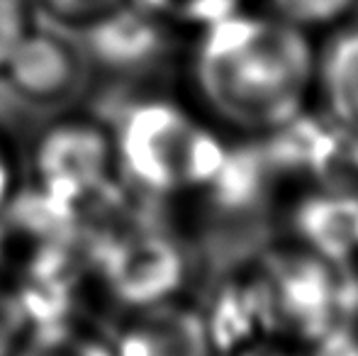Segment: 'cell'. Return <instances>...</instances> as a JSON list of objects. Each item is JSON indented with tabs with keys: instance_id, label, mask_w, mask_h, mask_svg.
Returning <instances> with one entry per match:
<instances>
[{
	"instance_id": "15",
	"label": "cell",
	"mask_w": 358,
	"mask_h": 356,
	"mask_svg": "<svg viewBox=\"0 0 358 356\" xmlns=\"http://www.w3.org/2000/svg\"><path fill=\"white\" fill-rule=\"evenodd\" d=\"M236 356H305V354L287 347L283 342H256V344H246Z\"/></svg>"
},
{
	"instance_id": "2",
	"label": "cell",
	"mask_w": 358,
	"mask_h": 356,
	"mask_svg": "<svg viewBox=\"0 0 358 356\" xmlns=\"http://www.w3.org/2000/svg\"><path fill=\"white\" fill-rule=\"evenodd\" d=\"M115 152L149 193H185L222 176L227 154L217 134L171 103L149 100L124 118Z\"/></svg>"
},
{
	"instance_id": "3",
	"label": "cell",
	"mask_w": 358,
	"mask_h": 356,
	"mask_svg": "<svg viewBox=\"0 0 358 356\" xmlns=\"http://www.w3.org/2000/svg\"><path fill=\"white\" fill-rule=\"evenodd\" d=\"M8 86L39 108L66 105L83 86L85 59L69 34L52 29L24 32L5 62Z\"/></svg>"
},
{
	"instance_id": "1",
	"label": "cell",
	"mask_w": 358,
	"mask_h": 356,
	"mask_svg": "<svg viewBox=\"0 0 358 356\" xmlns=\"http://www.w3.org/2000/svg\"><path fill=\"white\" fill-rule=\"evenodd\" d=\"M312 32L275 13H231L205 24L193 83L210 118L241 134L292 124L315 93Z\"/></svg>"
},
{
	"instance_id": "6",
	"label": "cell",
	"mask_w": 358,
	"mask_h": 356,
	"mask_svg": "<svg viewBox=\"0 0 358 356\" xmlns=\"http://www.w3.org/2000/svg\"><path fill=\"white\" fill-rule=\"evenodd\" d=\"M113 144L108 134L90 124H64L44 137L39 147V176L47 193L78 198L108 176Z\"/></svg>"
},
{
	"instance_id": "5",
	"label": "cell",
	"mask_w": 358,
	"mask_h": 356,
	"mask_svg": "<svg viewBox=\"0 0 358 356\" xmlns=\"http://www.w3.org/2000/svg\"><path fill=\"white\" fill-rule=\"evenodd\" d=\"M266 305L287 327L324 332L334 310V280L329 262L300 247V254L271 266L264 280Z\"/></svg>"
},
{
	"instance_id": "12",
	"label": "cell",
	"mask_w": 358,
	"mask_h": 356,
	"mask_svg": "<svg viewBox=\"0 0 358 356\" xmlns=\"http://www.w3.org/2000/svg\"><path fill=\"white\" fill-rule=\"evenodd\" d=\"M44 10L57 24L90 22L100 15L115 10L120 0H42Z\"/></svg>"
},
{
	"instance_id": "11",
	"label": "cell",
	"mask_w": 358,
	"mask_h": 356,
	"mask_svg": "<svg viewBox=\"0 0 358 356\" xmlns=\"http://www.w3.org/2000/svg\"><path fill=\"white\" fill-rule=\"evenodd\" d=\"M271 13L305 32L331 29L358 8V0H266Z\"/></svg>"
},
{
	"instance_id": "14",
	"label": "cell",
	"mask_w": 358,
	"mask_h": 356,
	"mask_svg": "<svg viewBox=\"0 0 358 356\" xmlns=\"http://www.w3.org/2000/svg\"><path fill=\"white\" fill-rule=\"evenodd\" d=\"M20 356H113V354H105L83 342H71V339H44V342H34L32 347H27Z\"/></svg>"
},
{
	"instance_id": "8",
	"label": "cell",
	"mask_w": 358,
	"mask_h": 356,
	"mask_svg": "<svg viewBox=\"0 0 358 356\" xmlns=\"http://www.w3.org/2000/svg\"><path fill=\"white\" fill-rule=\"evenodd\" d=\"M113 273L120 293L142 308L169 300L183 273V262L169 239L149 234L120 252Z\"/></svg>"
},
{
	"instance_id": "7",
	"label": "cell",
	"mask_w": 358,
	"mask_h": 356,
	"mask_svg": "<svg viewBox=\"0 0 358 356\" xmlns=\"http://www.w3.org/2000/svg\"><path fill=\"white\" fill-rule=\"evenodd\" d=\"M317 47L315 93L336 127L358 137V24H336Z\"/></svg>"
},
{
	"instance_id": "16",
	"label": "cell",
	"mask_w": 358,
	"mask_h": 356,
	"mask_svg": "<svg viewBox=\"0 0 358 356\" xmlns=\"http://www.w3.org/2000/svg\"><path fill=\"white\" fill-rule=\"evenodd\" d=\"M10 190H13V166H10V159L5 154V149L0 147V210L10 200Z\"/></svg>"
},
{
	"instance_id": "9",
	"label": "cell",
	"mask_w": 358,
	"mask_h": 356,
	"mask_svg": "<svg viewBox=\"0 0 358 356\" xmlns=\"http://www.w3.org/2000/svg\"><path fill=\"white\" fill-rule=\"evenodd\" d=\"M358 225V195L351 190L327 188L297 213L302 249L331 262L354 257Z\"/></svg>"
},
{
	"instance_id": "17",
	"label": "cell",
	"mask_w": 358,
	"mask_h": 356,
	"mask_svg": "<svg viewBox=\"0 0 358 356\" xmlns=\"http://www.w3.org/2000/svg\"><path fill=\"white\" fill-rule=\"evenodd\" d=\"M354 257H358V225H356V249H354Z\"/></svg>"
},
{
	"instance_id": "10",
	"label": "cell",
	"mask_w": 358,
	"mask_h": 356,
	"mask_svg": "<svg viewBox=\"0 0 358 356\" xmlns=\"http://www.w3.org/2000/svg\"><path fill=\"white\" fill-rule=\"evenodd\" d=\"M88 47L103 62L134 64L159 47V32L142 13H105L85 24Z\"/></svg>"
},
{
	"instance_id": "4",
	"label": "cell",
	"mask_w": 358,
	"mask_h": 356,
	"mask_svg": "<svg viewBox=\"0 0 358 356\" xmlns=\"http://www.w3.org/2000/svg\"><path fill=\"white\" fill-rule=\"evenodd\" d=\"M213 327L188 305L151 303L122 327L113 356H213Z\"/></svg>"
},
{
	"instance_id": "13",
	"label": "cell",
	"mask_w": 358,
	"mask_h": 356,
	"mask_svg": "<svg viewBox=\"0 0 358 356\" xmlns=\"http://www.w3.org/2000/svg\"><path fill=\"white\" fill-rule=\"evenodd\" d=\"M27 32L24 0H0V69Z\"/></svg>"
}]
</instances>
